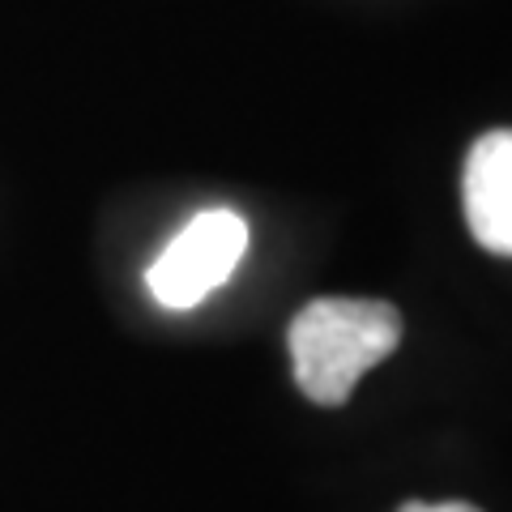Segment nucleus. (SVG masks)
<instances>
[{
	"instance_id": "f257e3e1",
	"label": "nucleus",
	"mask_w": 512,
	"mask_h": 512,
	"mask_svg": "<svg viewBox=\"0 0 512 512\" xmlns=\"http://www.w3.org/2000/svg\"><path fill=\"white\" fill-rule=\"evenodd\" d=\"M402 342V316L380 299H312L291 329L295 384L316 406H342L363 372L389 359Z\"/></svg>"
},
{
	"instance_id": "7ed1b4c3",
	"label": "nucleus",
	"mask_w": 512,
	"mask_h": 512,
	"mask_svg": "<svg viewBox=\"0 0 512 512\" xmlns=\"http://www.w3.org/2000/svg\"><path fill=\"white\" fill-rule=\"evenodd\" d=\"M461 197L478 244L495 256H512V128H495L474 141Z\"/></svg>"
},
{
	"instance_id": "20e7f679",
	"label": "nucleus",
	"mask_w": 512,
	"mask_h": 512,
	"mask_svg": "<svg viewBox=\"0 0 512 512\" xmlns=\"http://www.w3.org/2000/svg\"><path fill=\"white\" fill-rule=\"evenodd\" d=\"M397 512H478L474 504H461V500H444V504H423V500H410Z\"/></svg>"
},
{
	"instance_id": "f03ea898",
	"label": "nucleus",
	"mask_w": 512,
	"mask_h": 512,
	"mask_svg": "<svg viewBox=\"0 0 512 512\" xmlns=\"http://www.w3.org/2000/svg\"><path fill=\"white\" fill-rule=\"evenodd\" d=\"M248 252V222L235 210H201L146 269L150 295L167 312H188L227 286Z\"/></svg>"
}]
</instances>
